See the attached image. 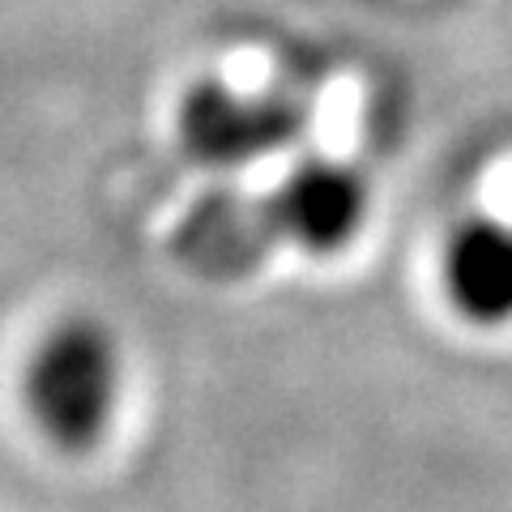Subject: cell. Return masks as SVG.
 Instances as JSON below:
<instances>
[{
    "label": "cell",
    "instance_id": "6da1fadb",
    "mask_svg": "<svg viewBox=\"0 0 512 512\" xmlns=\"http://www.w3.org/2000/svg\"><path fill=\"white\" fill-rule=\"evenodd\" d=\"M120 389V342L94 316H69L56 329H47L22 376L30 419L56 448H69V453L94 448L107 436L120 406Z\"/></svg>",
    "mask_w": 512,
    "mask_h": 512
},
{
    "label": "cell",
    "instance_id": "7a4b0ae2",
    "mask_svg": "<svg viewBox=\"0 0 512 512\" xmlns=\"http://www.w3.org/2000/svg\"><path fill=\"white\" fill-rule=\"evenodd\" d=\"M303 128V107L282 94H244L205 82L180 107V141L205 167H248L291 146Z\"/></svg>",
    "mask_w": 512,
    "mask_h": 512
},
{
    "label": "cell",
    "instance_id": "3957f363",
    "mask_svg": "<svg viewBox=\"0 0 512 512\" xmlns=\"http://www.w3.org/2000/svg\"><path fill=\"white\" fill-rule=\"evenodd\" d=\"M265 222L274 239H286L303 252H338L346 248L367 218V180L333 158L299 163L265 205Z\"/></svg>",
    "mask_w": 512,
    "mask_h": 512
},
{
    "label": "cell",
    "instance_id": "277c9868",
    "mask_svg": "<svg viewBox=\"0 0 512 512\" xmlns=\"http://www.w3.org/2000/svg\"><path fill=\"white\" fill-rule=\"evenodd\" d=\"M448 303L474 325L512 320V227L500 218H470L444 248Z\"/></svg>",
    "mask_w": 512,
    "mask_h": 512
},
{
    "label": "cell",
    "instance_id": "5b68a950",
    "mask_svg": "<svg viewBox=\"0 0 512 512\" xmlns=\"http://www.w3.org/2000/svg\"><path fill=\"white\" fill-rule=\"evenodd\" d=\"M274 239L265 222V210L252 214L239 210L235 201H205L180 231V256L205 274H235L248 269L261 248Z\"/></svg>",
    "mask_w": 512,
    "mask_h": 512
}]
</instances>
